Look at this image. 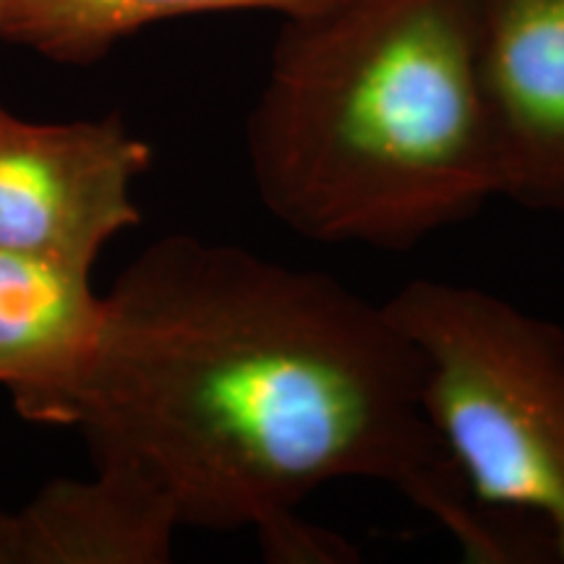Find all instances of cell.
Here are the masks:
<instances>
[{
	"label": "cell",
	"mask_w": 564,
	"mask_h": 564,
	"mask_svg": "<svg viewBox=\"0 0 564 564\" xmlns=\"http://www.w3.org/2000/svg\"><path fill=\"white\" fill-rule=\"evenodd\" d=\"M327 0H0V37L58 63H91L165 19L267 11L285 19Z\"/></svg>",
	"instance_id": "8"
},
{
	"label": "cell",
	"mask_w": 564,
	"mask_h": 564,
	"mask_svg": "<svg viewBox=\"0 0 564 564\" xmlns=\"http://www.w3.org/2000/svg\"><path fill=\"white\" fill-rule=\"evenodd\" d=\"M100 324L91 270L0 251V387L21 419L68 426Z\"/></svg>",
	"instance_id": "6"
},
{
	"label": "cell",
	"mask_w": 564,
	"mask_h": 564,
	"mask_svg": "<svg viewBox=\"0 0 564 564\" xmlns=\"http://www.w3.org/2000/svg\"><path fill=\"white\" fill-rule=\"evenodd\" d=\"M280 21L246 121L274 220L403 251L497 199L470 0H327Z\"/></svg>",
	"instance_id": "2"
},
{
	"label": "cell",
	"mask_w": 564,
	"mask_h": 564,
	"mask_svg": "<svg viewBox=\"0 0 564 564\" xmlns=\"http://www.w3.org/2000/svg\"><path fill=\"white\" fill-rule=\"evenodd\" d=\"M384 306L419 356L423 411L474 502L528 518L564 562V329L453 280L415 278Z\"/></svg>",
	"instance_id": "3"
},
{
	"label": "cell",
	"mask_w": 564,
	"mask_h": 564,
	"mask_svg": "<svg viewBox=\"0 0 564 564\" xmlns=\"http://www.w3.org/2000/svg\"><path fill=\"white\" fill-rule=\"evenodd\" d=\"M497 199L564 215V0H470Z\"/></svg>",
	"instance_id": "5"
},
{
	"label": "cell",
	"mask_w": 564,
	"mask_h": 564,
	"mask_svg": "<svg viewBox=\"0 0 564 564\" xmlns=\"http://www.w3.org/2000/svg\"><path fill=\"white\" fill-rule=\"evenodd\" d=\"M68 426L95 463L144 476L181 528L251 531L274 564L358 562L301 514L335 481L390 486L468 562L552 560L465 489L384 303L236 243L165 236L126 267Z\"/></svg>",
	"instance_id": "1"
},
{
	"label": "cell",
	"mask_w": 564,
	"mask_h": 564,
	"mask_svg": "<svg viewBox=\"0 0 564 564\" xmlns=\"http://www.w3.org/2000/svg\"><path fill=\"white\" fill-rule=\"evenodd\" d=\"M150 165V144L118 116L32 123L0 105V251L95 270L141 223L133 188Z\"/></svg>",
	"instance_id": "4"
},
{
	"label": "cell",
	"mask_w": 564,
	"mask_h": 564,
	"mask_svg": "<svg viewBox=\"0 0 564 564\" xmlns=\"http://www.w3.org/2000/svg\"><path fill=\"white\" fill-rule=\"evenodd\" d=\"M58 478L21 510L0 507V564H165L178 514L137 470L95 463Z\"/></svg>",
	"instance_id": "7"
}]
</instances>
